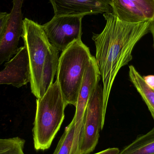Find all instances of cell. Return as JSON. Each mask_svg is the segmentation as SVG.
<instances>
[{
  "label": "cell",
  "mask_w": 154,
  "mask_h": 154,
  "mask_svg": "<svg viewBox=\"0 0 154 154\" xmlns=\"http://www.w3.org/2000/svg\"><path fill=\"white\" fill-rule=\"evenodd\" d=\"M82 129L76 127L75 120L65 128L53 154H81Z\"/></svg>",
  "instance_id": "8fae6325"
},
{
  "label": "cell",
  "mask_w": 154,
  "mask_h": 154,
  "mask_svg": "<svg viewBox=\"0 0 154 154\" xmlns=\"http://www.w3.org/2000/svg\"><path fill=\"white\" fill-rule=\"evenodd\" d=\"M120 150L116 147L109 148L94 154H118Z\"/></svg>",
  "instance_id": "ac0fdd59"
},
{
  "label": "cell",
  "mask_w": 154,
  "mask_h": 154,
  "mask_svg": "<svg viewBox=\"0 0 154 154\" xmlns=\"http://www.w3.org/2000/svg\"><path fill=\"white\" fill-rule=\"evenodd\" d=\"M111 6L112 12L125 22L135 23L150 21L130 0H111Z\"/></svg>",
  "instance_id": "7c38bea8"
},
{
  "label": "cell",
  "mask_w": 154,
  "mask_h": 154,
  "mask_svg": "<svg viewBox=\"0 0 154 154\" xmlns=\"http://www.w3.org/2000/svg\"><path fill=\"white\" fill-rule=\"evenodd\" d=\"M36 103L32 129L33 144L36 151H45L51 146L60 129L67 106L57 80L42 97L37 99Z\"/></svg>",
  "instance_id": "3957f363"
},
{
  "label": "cell",
  "mask_w": 154,
  "mask_h": 154,
  "mask_svg": "<svg viewBox=\"0 0 154 154\" xmlns=\"http://www.w3.org/2000/svg\"><path fill=\"white\" fill-rule=\"evenodd\" d=\"M25 140L19 137L0 138V154H25Z\"/></svg>",
  "instance_id": "9a60e30c"
},
{
  "label": "cell",
  "mask_w": 154,
  "mask_h": 154,
  "mask_svg": "<svg viewBox=\"0 0 154 154\" xmlns=\"http://www.w3.org/2000/svg\"><path fill=\"white\" fill-rule=\"evenodd\" d=\"M54 16L82 15L112 12L111 0H50Z\"/></svg>",
  "instance_id": "ba28073f"
},
{
  "label": "cell",
  "mask_w": 154,
  "mask_h": 154,
  "mask_svg": "<svg viewBox=\"0 0 154 154\" xmlns=\"http://www.w3.org/2000/svg\"><path fill=\"white\" fill-rule=\"evenodd\" d=\"M145 82L150 87L154 88V75H149L143 77Z\"/></svg>",
  "instance_id": "d6986e66"
},
{
  "label": "cell",
  "mask_w": 154,
  "mask_h": 154,
  "mask_svg": "<svg viewBox=\"0 0 154 154\" xmlns=\"http://www.w3.org/2000/svg\"><path fill=\"white\" fill-rule=\"evenodd\" d=\"M92 57L89 48L82 40L74 42L61 53L57 80L67 106H76L84 73Z\"/></svg>",
  "instance_id": "277c9868"
},
{
  "label": "cell",
  "mask_w": 154,
  "mask_h": 154,
  "mask_svg": "<svg viewBox=\"0 0 154 154\" xmlns=\"http://www.w3.org/2000/svg\"><path fill=\"white\" fill-rule=\"evenodd\" d=\"M106 26L101 33H93L96 60L103 83V115L106 117L108 102L115 78L121 68L132 59L135 46L150 32L151 21L139 23L122 21L111 12L103 14Z\"/></svg>",
  "instance_id": "6da1fadb"
},
{
  "label": "cell",
  "mask_w": 154,
  "mask_h": 154,
  "mask_svg": "<svg viewBox=\"0 0 154 154\" xmlns=\"http://www.w3.org/2000/svg\"><path fill=\"white\" fill-rule=\"evenodd\" d=\"M100 73L95 57L92 56L86 68L78 97L75 114L73 119L79 128L83 126L85 110L88 102L100 80Z\"/></svg>",
  "instance_id": "30bf717a"
},
{
  "label": "cell",
  "mask_w": 154,
  "mask_h": 154,
  "mask_svg": "<svg viewBox=\"0 0 154 154\" xmlns=\"http://www.w3.org/2000/svg\"><path fill=\"white\" fill-rule=\"evenodd\" d=\"M82 15L54 16L42 25L50 42L63 51L75 41L81 40Z\"/></svg>",
  "instance_id": "8992f818"
},
{
  "label": "cell",
  "mask_w": 154,
  "mask_h": 154,
  "mask_svg": "<svg viewBox=\"0 0 154 154\" xmlns=\"http://www.w3.org/2000/svg\"><path fill=\"white\" fill-rule=\"evenodd\" d=\"M24 0H13V6L0 43V65L11 60L19 50V41L22 33Z\"/></svg>",
  "instance_id": "52a82bcc"
},
{
  "label": "cell",
  "mask_w": 154,
  "mask_h": 154,
  "mask_svg": "<svg viewBox=\"0 0 154 154\" xmlns=\"http://www.w3.org/2000/svg\"><path fill=\"white\" fill-rule=\"evenodd\" d=\"M150 31H151L152 35L153 40V47L154 48V17L153 19L151 21V25L150 27Z\"/></svg>",
  "instance_id": "ffe728a7"
},
{
  "label": "cell",
  "mask_w": 154,
  "mask_h": 154,
  "mask_svg": "<svg viewBox=\"0 0 154 154\" xmlns=\"http://www.w3.org/2000/svg\"><path fill=\"white\" fill-rule=\"evenodd\" d=\"M21 37L29 57L32 93L40 98L53 83L59 50L48 39L42 25L28 18L23 21Z\"/></svg>",
  "instance_id": "7a4b0ae2"
},
{
  "label": "cell",
  "mask_w": 154,
  "mask_h": 154,
  "mask_svg": "<svg viewBox=\"0 0 154 154\" xmlns=\"http://www.w3.org/2000/svg\"><path fill=\"white\" fill-rule=\"evenodd\" d=\"M30 71L27 49L25 46L19 48L17 53L0 71V85L7 84L20 88L30 82Z\"/></svg>",
  "instance_id": "9c48e42d"
},
{
  "label": "cell",
  "mask_w": 154,
  "mask_h": 154,
  "mask_svg": "<svg viewBox=\"0 0 154 154\" xmlns=\"http://www.w3.org/2000/svg\"><path fill=\"white\" fill-rule=\"evenodd\" d=\"M143 13L148 20L154 17V0H130Z\"/></svg>",
  "instance_id": "2e32d148"
},
{
  "label": "cell",
  "mask_w": 154,
  "mask_h": 154,
  "mask_svg": "<svg viewBox=\"0 0 154 154\" xmlns=\"http://www.w3.org/2000/svg\"><path fill=\"white\" fill-rule=\"evenodd\" d=\"M130 81L148 107L154 121V88L149 86L134 67L129 66Z\"/></svg>",
  "instance_id": "4fadbf2b"
},
{
  "label": "cell",
  "mask_w": 154,
  "mask_h": 154,
  "mask_svg": "<svg viewBox=\"0 0 154 154\" xmlns=\"http://www.w3.org/2000/svg\"><path fill=\"white\" fill-rule=\"evenodd\" d=\"M103 88L98 84L88 102L83 119L81 154L92 152L98 143L105 118L103 115Z\"/></svg>",
  "instance_id": "5b68a950"
},
{
  "label": "cell",
  "mask_w": 154,
  "mask_h": 154,
  "mask_svg": "<svg viewBox=\"0 0 154 154\" xmlns=\"http://www.w3.org/2000/svg\"><path fill=\"white\" fill-rule=\"evenodd\" d=\"M118 154H154V127L146 134L138 135Z\"/></svg>",
  "instance_id": "5bb4252c"
},
{
  "label": "cell",
  "mask_w": 154,
  "mask_h": 154,
  "mask_svg": "<svg viewBox=\"0 0 154 154\" xmlns=\"http://www.w3.org/2000/svg\"><path fill=\"white\" fill-rule=\"evenodd\" d=\"M9 15L10 14L8 13L0 12V43L3 36Z\"/></svg>",
  "instance_id": "e0dca14e"
}]
</instances>
